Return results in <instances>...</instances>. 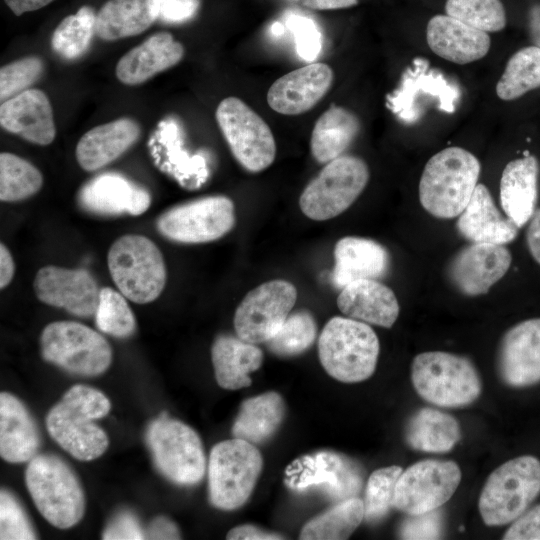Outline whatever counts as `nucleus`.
Wrapping results in <instances>:
<instances>
[{
    "mask_svg": "<svg viewBox=\"0 0 540 540\" xmlns=\"http://www.w3.org/2000/svg\"><path fill=\"white\" fill-rule=\"evenodd\" d=\"M481 164L470 151L447 147L426 162L419 180L421 206L432 216L451 219L468 205L478 185Z\"/></svg>",
    "mask_w": 540,
    "mask_h": 540,
    "instance_id": "obj_1",
    "label": "nucleus"
},
{
    "mask_svg": "<svg viewBox=\"0 0 540 540\" xmlns=\"http://www.w3.org/2000/svg\"><path fill=\"white\" fill-rule=\"evenodd\" d=\"M380 352L379 339L365 322L333 317L318 340V354L325 371L343 383H358L372 376Z\"/></svg>",
    "mask_w": 540,
    "mask_h": 540,
    "instance_id": "obj_2",
    "label": "nucleus"
},
{
    "mask_svg": "<svg viewBox=\"0 0 540 540\" xmlns=\"http://www.w3.org/2000/svg\"><path fill=\"white\" fill-rule=\"evenodd\" d=\"M25 482L40 514L53 526L68 529L84 516L85 496L71 467L53 454H37L27 465Z\"/></svg>",
    "mask_w": 540,
    "mask_h": 540,
    "instance_id": "obj_3",
    "label": "nucleus"
},
{
    "mask_svg": "<svg viewBox=\"0 0 540 540\" xmlns=\"http://www.w3.org/2000/svg\"><path fill=\"white\" fill-rule=\"evenodd\" d=\"M411 380L421 398L445 408L468 406L482 390L474 364L464 356L444 351L416 355L411 365Z\"/></svg>",
    "mask_w": 540,
    "mask_h": 540,
    "instance_id": "obj_4",
    "label": "nucleus"
},
{
    "mask_svg": "<svg viewBox=\"0 0 540 540\" xmlns=\"http://www.w3.org/2000/svg\"><path fill=\"white\" fill-rule=\"evenodd\" d=\"M540 493V460L532 455L513 458L487 478L478 508L487 526H502L524 513Z\"/></svg>",
    "mask_w": 540,
    "mask_h": 540,
    "instance_id": "obj_5",
    "label": "nucleus"
},
{
    "mask_svg": "<svg viewBox=\"0 0 540 540\" xmlns=\"http://www.w3.org/2000/svg\"><path fill=\"white\" fill-rule=\"evenodd\" d=\"M107 264L118 290L132 302L150 303L165 287L163 255L146 236L128 234L118 238L108 251Z\"/></svg>",
    "mask_w": 540,
    "mask_h": 540,
    "instance_id": "obj_6",
    "label": "nucleus"
},
{
    "mask_svg": "<svg viewBox=\"0 0 540 540\" xmlns=\"http://www.w3.org/2000/svg\"><path fill=\"white\" fill-rule=\"evenodd\" d=\"M263 466L254 444L233 438L217 443L208 461L211 504L224 511L240 508L252 494Z\"/></svg>",
    "mask_w": 540,
    "mask_h": 540,
    "instance_id": "obj_7",
    "label": "nucleus"
},
{
    "mask_svg": "<svg viewBox=\"0 0 540 540\" xmlns=\"http://www.w3.org/2000/svg\"><path fill=\"white\" fill-rule=\"evenodd\" d=\"M145 440L157 470L182 486L199 483L206 471V457L197 432L166 412L147 427Z\"/></svg>",
    "mask_w": 540,
    "mask_h": 540,
    "instance_id": "obj_8",
    "label": "nucleus"
},
{
    "mask_svg": "<svg viewBox=\"0 0 540 540\" xmlns=\"http://www.w3.org/2000/svg\"><path fill=\"white\" fill-rule=\"evenodd\" d=\"M45 361L71 374L92 377L104 373L112 361V348L94 329L75 321L48 324L40 337Z\"/></svg>",
    "mask_w": 540,
    "mask_h": 540,
    "instance_id": "obj_9",
    "label": "nucleus"
},
{
    "mask_svg": "<svg viewBox=\"0 0 540 540\" xmlns=\"http://www.w3.org/2000/svg\"><path fill=\"white\" fill-rule=\"evenodd\" d=\"M369 177V168L363 159L353 155L333 159L303 190L299 198L300 209L315 221L334 218L356 201Z\"/></svg>",
    "mask_w": 540,
    "mask_h": 540,
    "instance_id": "obj_10",
    "label": "nucleus"
},
{
    "mask_svg": "<svg viewBox=\"0 0 540 540\" xmlns=\"http://www.w3.org/2000/svg\"><path fill=\"white\" fill-rule=\"evenodd\" d=\"M218 126L239 164L250 172L268 168L276 143L268 124L237 97L223 99L216 109Z\"/></svg>",
    "mask_w": 540,
    "mask_h": 540,
    "instance_id": "obj_11",
    "label": "nucleus"
},
{
    "mask_svg": "<svg viewBox=\"0 0 540 540\" xmlns=\"http://www.w3.org/2000/svg\"><path fill=\"white\" fill-rule=\"evenodd\" d=\"M235 221L233 201L224 195H213L171 207L158 217L156 225L172 241L195 244L223 237Z\"/></svg>",
    "mask_w": 540,
    "mask_h": 540,
    "instance_id": "obj_12",
    "label": "nucleus"
},
{
    "mask_svg": "<svg viewBox=\"0 0 540 540\" xmlns=\"http://www.w3.org/2000/svg\"><path fill=\"white\" fill-rule=\"evenodd\" d=\"M461 477L460 467L454 461L416 462L399 476L393 506L407 515L436 510L453 496Z\"/></svg>",
    "mask_w": 540,
    "mask_h": 540,
    "instance_id": "obj_13",
    "label": "nucleus"
},
{
    "mask_svg": "<svg viewBox=\"0 0 540 540\" xmlns=\"http://www.w3.org/2000/svg\"><path fill=\"white\" fill-rule=\"evenodd\" d=\"M297 300L289 281H267L249 291L234 314L236 335L249 343H266L281 328Z\"/></svg>",
    "mask_w": 540,
    "mask_h": 540,
    "instance_id": "obj_14",
    "label": "nucleus"
},
{
    "mask_svg": "<svg viewBox=\"0 0 540 540\" xmlns=\"http://www.w3.org/2000/svg\"><path fill=\"white\" fill-rule=\"evenodd\" d=\"M287 484L303 491L317 487L335 501L356 497L363 485L360 466L332 451H320L298 459L287 470Z\"/></svg>",
    "mask_w": 540,
    "mask_h": 540,
    "instance_id": "obj_15",
    "label": "nucleus"
},
{
    "mask_svg": "<svg viewBox=\"0 0 540 540\" xmlns=\"http://www.w3.org/2000/svg\"><path fill=\"white\" fill-rule=\"evenodd\" d=\"M512 255L505 245L471 243L449 261L447 276L463 295L486 294L510 268Z\"/></svg>",
    "mask_w": 540,
    "mask_h": 540,
    "instance_id": "obj_16",
    "label": "nucleus"
},
{
    "mask_svg": "<svg viewBox=\"0 0 540 540\" xmlns=\"http://www.w3.org/2000/svg\"><path fill=\"white\" fill-rule=\"evenodd\" d=\"M37 298L78 317L94 316L100 289L86 269L48 265L38 270L34 283Z\"/></svg>",
    "mask_w": 540,
    "mask_h": 540,
    "instance_id": "obj_17",
    "label": "nucleus"
},
{
    "mask_svg": "<svg viewBox=\"0 0 540 540\" xmlns=\"http://www.w3.org/2000/svg\"><path fill=\"white\" fill-rule=\"evenodd\" d=\"M497 370L513 388L540 382V318L521 321L505 332L498 347Z\"/></svg>",
    "mask_w": 540,
    "mask_h": 540,
    "instance_id": "obj_18",
    "label": "nucleus"
},
{
    "mask_svg": "<svg viewBox=\"0 0 540 540\" xmlns=\"http://www.w3.org/2000/svg\"><path fill=\"white\" fill-rule=\"evenodd\" d=\"M332 82L333 71L329 65L311 63L278 78L268 90L267 102L280 114H302L325 96Z\"/></svg>",
    "mask_w": 540,
    "mask_h": 540,
    "instance_id": "obj_19",
    "label": "nucleus"
},
{
    "mask_svg": "<svg viewBox=\"0 0 540 540\" xmlns=\"http://www.w3.org/2000/svg\"><path fill=\"white\" fill-rule=\"evenodd\" d=\"M77 200L86 211L98 215H141L150 206L151 196L125 176L108 172L90 179L79 190Z\"/></svg>",
    "mask_w": 540,
    "mask_h": 540,
    "instance_id": "obj_20",
    "label": "nucleus"
},
{
    "mask_svg": "<svg viewBox=\"0 0 540 540\" xmlns=\"http://www.w3.org/2000/svg\"><path fill=\"white\" fill-rule=\"evenodd\" d=\"M429 49L440 58L458 65L484 58L491 47L488 33L449 16L438 14L426 26Z\"/></svg>",
    "mask_w": 540,
    "mask_h": 540,
    "instance_id": "obj_21",
    "label": "nucleus"
},
{
    "mask_svg": "<svg viewBox=\"0 0 540 540\" xmlns=\"http://www.w3.org/2000/svg\"><path fill=\"white\" fill-rule=\"evenodd\" d=\"M0 124L6 131L38 145L52 143L56 135L50 101L39 89H27L2 102Z\"/></svg>",
    "mask_w": 540,
    "mask_h": 540,
    "instance_id": "obj_22",
    "label": "nucleus"
},
{
    "mask_svg": "<svg viewBox=\"0 0 540 540\" xmlns=\"http://www.w3.org/2000/svg\"><path fill=\"white\" fill-rule=\"evenodd\" d=\"M46 428L59 446L80 461L100 457L109 445L108 436L101 427L62 401L48 412Z\"/></svg>",
    "mask_w": 540,
    "mask_h": 540,
    "instance_id": "obj_23",
    "label": "nucleus"
},
{
    "mask_svg": "<svg viewBox=\"0 0 540 540\" xmlns=\"http://www.w3.org/2000/svg\"><path fill=\"white\" fill-rule=\"evenodd\" d=\"M337 306L349 318L384 328L392 327L400 312L393 290L377 279H358L345 285Z\"/></svg>",
    "mask_w": 540,
    "mask_h": 540,
    "instance_id": "obj_24",
    "label": "nucleus"
},
{
    "mask_svg": "<svg viewBox=\"0 0 540 540\" xmlns=\"http://www.w3.org/2000/svg\"><path fill=\"white\" fill-rule=\"evenodd\" d=\"M458 217L456 227L459 233L472 243L505 245L517 237L519 230L512 219L502 216L489 189L482 183H478L468 205Z\"/></svg>",
    "mask_w": 540,
    "mask_h": 540,
    "instance_id": "obj_25",
    "label": "nucleus"
},
{
    "mask_svg": "<svg viewBox=\"0 0 540 540\" xmlns=\"http://www.w3.org/2000/svg\"><path fill=\"white\" fill-rule=\"evenodd\" d=\"M183 55L184 48L180 42L168 32H159L120 58L116 76L123 84L138 85L173 67Z\"/></svg>",
    "mask_w": 540,
    "mask_h": 540,
    "instance_id": "obj_26",
    "label": "nucleus"
},
{
    "mask_svg": "<svg viewBox=\"0 0 540 540\" xmlns=\"http://www.w3.org/2000/svg\"><path fill=\"white\" fill-rule=\"evenodd\" d=\"M539 163L531 154L509 161L499 186L500 205L505 215L521 228L533 215L538 198Z\"/></svg>",
    "mask_w": 540,
    "mask_h": 540,
    "instance_id": "obj_27",
    "label": "nucleus"
},
{
    "mask_svg": "<svg viewBox=\"0 0 540 540\" xmlns=\"http://www.w3.org/2000/svg\"><path fill=\"white\" fill-rule=\"evenodd\" d=\"M335 266L332 280L343 288L358 279H378L389 268L390 258L386 248L375 240L346 236L334 247Z\"/></svg>",
    "mask_w": 540,
    "mask_h": 540,
    "instance_id": "obj_28",
    "label": "nucleus"
},
{
    "mask_svg": "<svg viewBox=\"0 0 540 540\" xmlns=\"http://www.w3.org/2000/svg\"><path fill=\"white\" fill-rule=\"evenodd\" d=\"M139 135V125L131 118L98 125L78 141L75 151L77 162L86 171L98 170L127 151Z\"/></svg>",
    "mask_w": 540,
    "mask_h": 540,
    "instance_id": "obj_29",
    "label": "nucleus"
},
{
    "mask_svg": "<svg viewBox=\"0 0 540 540\" xmlns=\"http://www.w3.org/2000/svg\"><path fill=\"white\" fill-rule=\"evenodd\" d=\"M40 447L37 425L25 405L14 395L0 394V455L9 463L33 459Z\"/></svg>",
    "mask_w": 540,
    "mask_h": 540,
    "instance_id": "obj_30",
    "label": "nucleus"
},
{
    "mask_svg": "<svg viewBox=\"0 0 540 540\" xmlns=\"http://www.w3.org/2000/svg\"><path fill=\"white\" fill-rule=\"evenodd\" d=\"M211 359L218 385L238 390L251 385L249 374L262 365L263 353L255 344L238 336L220 335L212 345Z\"/></svg>",
    "mask_w": 540,
    "mask_h": 540,
    "instance_id": "obj_31",
    "label": "nucleus"
},
{
    "mask_svg": "<svg viewBox=\"0 0 540 540\" xmlns=\"http://www.w3.org/2000/svg\"><path fill=\"white\" fill-rule=\"evenodd\" d=\"M158 0H108L96 14L95 34L106 41L138 35L158 20Z\"/></svg>",
    "mask_w": 540,
    "mask_h": 540,
    "instance_id": "obj_32",
    "label": "nucleus"
},
{
    "mask_svg": "<svg viewBox=\"0 0 540 540\" xmlns=\"http://www.w3.org/2000/svg\"><path fill=\"white\" fill-rule=\"evenodd\" d=\"M285 410L284 400L277 392L246 399L233 423L232 434L252 444H261L276 433L285 417Z\"/></svg>",
    "mask_w": 540,
    "mask_h": 540,
    "instance_id": "obj_33",
    "label": "nucleus"
},
{
    "mask_svg": "<svg viewBox=\"0 0 540 540\" xmlns=\"http://www.w3.org/2000/svg\"><path fill=\"white\" fill-rule=\"evenodd\" d=\"M360 130V121L352 111L332 105L316 121L310 147L313 157L328 163L345 152Z\"/></svg>",
    "mask_w": 540,
    "mask_h": 540,
    "instance_id": "obj_34",
    "label": "nucleus"
},
{
    "mask_svg": "<svg viewBox=\"0 0 540 540\" xmlns=\"http://www.w3.org/2000/svg\"><path fill=\"white\" fill-rule=\"evenodd\" d=\"M460 438L459 422L452 415L428 407L416 411L405 429L407 444L428 453L448 452Z\"/></svg>",
    "mask_w": 540,
    "mask_h": 540,
    "instance_id": "obj_35",
    "label": "nucleus"
},
{
    "mask_svg": "<svg viewBox=\"0 0 540 540\" xmlns=\"http://www.w3.org/2000/svg\"><path fill=\"white\" fill-rule=\"evenodd\" d=\"M364 519V502L352 497L338 502L308 521L301 533L304 540H343L350 537Z\"/></svg>",
    "mask_w": 540,
    "mask_h": 540,
    "instance_id": "obj_36",
    "label": "nucleus"
},
{
    "mask_svg": "<svg viewBox=\"0 0 540 540\" xmlns=\"http://www.w3.org/2000/svg\"><path fill=\"white\" fill-rule=\"evenodd\" d=\"M540 88V48L528 45L517 50L507 61L495 87L503 101L521 98Z\"/></svg>",
    "mask_w": 540,
    "mask_h": 540,
    "instance_id": "obj_37",
    "label": "nucleus"
},
{
    "mask_svg": "<svg viewBox=\"0 0 540 540\" xmlns=\"http://www.w3.org/2000/svg\"><path fill=\"white\" fill-rule=\"evenodd\" d=\"M96 13L90 6H82L78 11L65 17L55 28L51 47L65 60L80 58L89 48L95 34Z\"/></svg>",
    "mask_w": 540,
    "mask_h": 540,
    "instance_id": "obj_38",
    "label": "nucleus"
},
{
    "mask_svg": "<svg viewBox=\"0 0 540 540\" xmlns=\"http://www.w3.org/2000/svg\"><path fill=\"white\" fill-rule=\"evenodd\" d=\"M41 172L13 153L0 154V200L16 202L36 194L42 187Z\"/></svg>",
    "mask_w": 540,
    "mask_h": 540,
    "instance_id": "obj_39",
    "label": "nucleus"
},
{
    "mask_svg": "<svg viewBox=\"0 0 540 540\" xmlns=\"http://www.w3.org/2000/svg\"><path fill=\"white\" fill-rule=\"evenodd\" d=\"M317 326L310 312L290 313L278 332L266 342L268 349L282 357L305 352L315 341Z\"/></svg>",
    "mask_w": 540,
    "mask_h": 540,
    "instance_id": "obj_40",
    "label": "nucleus"
},
{
    "mask_svg": "<svg viewBox=\"0 0 540 540\" xmlns=\"http://www.w3.org/2000/svg\"><path fill=\"white\" fill-rule=\"evenodd\" d=\"M94 316L97 328L113 337H129L136 329V319L127 298L110 287L100 289Z\"/></svg>",
    "mask_w": 540,
    "mask_h": 540,
    "instance_id": "obj_41",
    "label": "nucleus"
},
{
    "mask_svg": "<svg viewBox=\"0 0 540 540\" xmlns=\"http://www.w3.org/2000/svg\"><path fill=\"white\" fill-rule=\"evenodd\" d=\"M445 12L486 33L499 32L507 24L506 11L501 0H447Z\"/></svg>",
    "mask_w": 540,
    "mask_h": 540,
    "instance_id": "obj_42",
    "label": "nucleus"
},
{
    "mask_svg": "<svg viewBox=\"0 0 540 540\" xmlns=\"http://www.w3.org/2000/svg\"><path fill=\"white\" fill-rule=\"evenodd\" d=\"M403 469L397 465L375 470L365 490L364 519L375 523L383 519L394 502L395 487Z\"/></svg>",
    "mask_w": 540,
    "mask_h": 540,
    "instance_id": "obj_43",
    "label": "nucleus"
},
{
    "mask_svg": "<svg viewBox=\"0 0 540 540\" xmlns=\"http://www.w3.org/2000/svg\"><path fill=\"white\" fill-rule=\"evenodd\" d=\"M44 64L37 56H27L0 69L1 103L25 91L42 75Z\"/></svg>",
    "mask_w": 540,
    "mask_h": 540,
    "instance_id": "obj_44",
    "label": "nucleus"
},
{
    "mask_svg": "<svg viewBox=\"0 0 540 540\" xmlns=\"http://www.w3.org/2000/svg\"><path fill=\"white\" fill-rule=\"evenodd\" d=\"M36 533L17 498L9 491L0 492V539H36Z\"/></svg>",
    "mask_w": 540,
    "mask_h": 540,
    "instance_id": "obj_45",
    "label": "nucleus"
},
{
    "mask_svg": "<svg viewBox=\"0 0 540 540\" xmlns=\"http://www.w3.org/2000/svg\"><path fill=\"white\" fill-rule=\"evenodd\" d=\"M61 401L91 420L103 418L111 408L110 400L101 391L81 384L67 390Z\"/></svg>",
    "mask_w": 540,
    "mask_h": 540,
    "instance_id": "obj_46",
    "label": "nucleus"
},
{
    "mask_svg": "<svg viewBox=\"0 0 540 540\" xmlns=\"http://www.w3.org/2000/svg\"><path fill=\"white\" fill-rule=\"evenodd\" d=\"M442 515L440 511L409 515L399 529L402 539H438L442 535Z\"/></svg>",
    "mask_w": 540,
    "mask_h": 540,
    "instance_id": "obj_47",
    "label": "nucleus"
},
{
    "mask_svg": "<svg viewBox=\"0 0 540 540\" xmlns=\"http://www.w3.org/2000/svg\"><path fill=\"white\" fill-rule=\"evenodd\" d=\"M288 26L295 36L300 57L307 61L314 60L321 49V35L315 24L308 18L292 16Z\"/></svg>",
    "mask_w": 540,
    "mask_h": 540,
    "instance_id": "obj_48",
    "label": "nucleus"
},
{
    "mask_svg": "<svg viewBox=\"0 0 540 540\" xmlns=\"http://www.w3.org/2000/svg\"><path fill=\"white\" fill-rule=\"evenodd\" d=\"M102 539H146L137 516L130 511H121L114 515L102 533Z\"/></svg>",
    "mask_w": 540,
    "mask_h": 540,
    "instance_id": "obj_49",
    "label": "nucleus"
},
{
    "mask_svg": "<svg viewBox=\"0 0 540 540\" xmlns=\"http://www.w3.org/2000/svg\"><path fill=\"white\" fill-rule=\"evenodd\" d=\"M505 540H540V504L516 518L505 532Z\"/></svg>",
    "mask_w": 540,
    "mask_h": 540,
    "instance_id": "obj_50",
    "label": "nucleus"
},
{
    "mask_svg": "<svg viewBox=\"0 0 540 540\" xmlns=\"http://www.w3.org/2000/svg\"><path fill=\"white\" fill-rule=\"evenodd\" d=\"M158 20L167 24H179L192 19L200 6V0H158Z\"/></svg>",
    "mask_w": 540,
    "mask_h": 540,
    "instance_id": "obj_51",
    "label": "nucleus"
},
{
    "mask_svg": "<svg viewBox=\"0 0 540 540\" xmlns=\"http://www.w3.org/2000/svg\"><path fill=\"white\" fill-rule=\"evenodd\" d=\"M146 539H180L178 526L165 516H157L145 528Z\"/></svg>",
    "mask_w": 540,
    "mask_h": 540,
    "instance_id": "obj_52",
    "label": "nucleus"
},
{
    "mask_svg": "<svg viewBox=\"0 0 540 540\" xmlns=\"http://www.w3.org/2000/svg\"><path fill=\"white\" fill-rule=\"evenodd\" d=\"M229 540H279L284 537L277 533L267 532L254 525H241L231 529L226 536Z\"/></svg>",
    "mask_w": 540,
    "mask_h": 540,
    "instance_id": "obj_53",
    "label": "nucleus"
},
{
    "mask_svg": "<svg viewBox=\"0 0 540 540\" xmlns=\"http://www.w3.org/2000/svg\"><path fill=\"white\" fill-rule=\"evenodd\" d=\"M528 222L527 247L533 259L540 265V208L535 209Z\"/></svg>",
    "mask_w": 540,
    "mask_h": 540,
    "instance_id": "obj_54",
    "label": "nucleus"
},
{
    "mask_svg": "<svg viewBox=\"0 0 540 540\" xmlns=\"http://www.w3.org/2000/svg\"><path fill=\"white\" fill-rule=\"evenodd\" d=\"M15 271L14 261L8 248L0 245V288H6L13 279Z\"/></svg>",
    "mask_w": 540,
    "mask_h": 540,
    "instance_id": "obj_55",
    "label": "nucleus"
},
{
    "mask_svg": "<svg viewBox=\"0 0 540 540\" xmlns=\"http://www.w3.org/2000/svg\"><path fill=\"white\" fill-rule=\"evenodd\" d=\"M302 4L313 10H334L355 6L358 0H302Z\"/></svg>",
    "mask_w": 540,
    "mask_h": 540,
    "instance_id": "obj_56",
    "label": "nucleus"
},
{
    "mask_svg": "<svg viewBox=\"0 0 540 540\" xmlns=\"http://www.w3.org/2000/svg\"><path fill=\"white\" fill-rule=\"evenodd\" d=\"M52 1L54 0H5V3L16 16H20L25 12L38 10Z\"/></svg>",
    "mask_w": 540,
    "mask_h": 540,
    "instance_id": "obj_57",
    "label": "nucleus"
},
{
    "mask_svg": "<svg viewBox=\"0 0 540 540\" xmlns=\"http://www.w3.org/2000/svg\"><path fill=\"white\" fill-rule=\"evenodd\" d=\"M528 31L533 45L540 48V4L533 5L529 10Z\"/></svg>",
    "mask_w": 540,
    "mask_h": 540,
    "instance_id": "obj_58",
    "label": "nucleus"
},
{
    "mask_svg": "<svg viewBox=\"0 0 540 540\" xmlns=\"http://www.w3.org/2000/svg\"><path fill=\"white\" fill-rule=\"evenodd\" d=\"M283 31H284L283 25H281L280 23H275V24L272 26V32H273L275 35H279V34L283 33Z\"/></svg>",
    "mask_w": 540,
    "mask_h": 540,
    "instance_id": "obj_59",
    "label": "nucleus"
}]
</instances>
